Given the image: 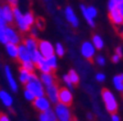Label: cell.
Here are the masks:
<instances>
[{
	"instance_id": "4",
	"label": "cell",
	"mask_w": 123,
	"mask_h": 121,
	"mask_svg": "<svg viewBox=\"0 0 123 121\" xmlns=\"http://www.w3.org/2000/svg\"><path fill=\"white\" fill-rule=\"evenodd\" d=\"M13 14H14V21L21 32H28V31H30L31 27L26 24L25 20H24V14H23L22 11L19 8H17V5L13 7Z\"/></svg>"
},
{
	"instance_id": "10",
	"label": "cell",
	"mask_w": 123,
	"mask_h": 121,
	"mask_svg": "<svg viewBox=\"0 0 123 121\" xmlns=\"http://www.w3.org/2000/svg\"><path fill=\"white\" fill-rule=\"evenodd\" d=\"M65 18H66L67 22H68L73 27H78V25H79V20L77 18V15L75 14V11L73 10L72 7H66V9H65Z\"/></svg>"
},
{
	"instance_id": "30",
	"label": "cell",
	"mask_w": 123,
	"mask_h": 121,
	"mask_svg": "<svg viewBox=\"0 0 123 121\" xmlns=\"http://www.w3.org/2000/svg\"><path fill=\"white\" fill-rule=\"evenodd\" d=\"M55 55H57L58 57H63L65 55V48L61 43H57L55 45Z\"/></svg>"
},
{
	"instance_id": "26",
	"label": "cell",
	"mask_w": 123,
	"mask_h": 121,
	"mask_svg": "<svg viewBox=\"0 0 123 121\" xmlns=\"http://www.w3.org/2000/svg\"><path fill=\"white\" fill-rule=\"evenodd\" d=\"M46 61L49 63V66L52 68V70H55V69L57 68V66H58V63H57V57L55 55H52V56H49V57H47Z\"/></svg>"
},
{
	"instance_id": "20",
	"label": "cell",
	"mask_w": 123,
	"mask_h": 121,
	"mask_svg": "<svg viewBox=\"0 0 123 121\" xmlns=\"http://www.w3.org/2000/svg\"><path fill=\"white\" fill-rule=\"evenodd\" d=\"M40 80L42 81V83L44 84V86H49L52 84H54V76L51 72L49 73H45V72H41V76H40Z\"/></svg>"
},
{
	"instance_id": "27",
	"label": "cell",
	"mask_w": 123,
	"mask_h": 121,
	"mask_svg": "<svg viewBox=\"0 0 123 121\" xmlns=\"http://www.w3.org/2000/svg\"><path fill=\"white\" fill-rule=\"evenodd\" d=\"M24 20H25V22H26V24H28L29 26H32L35 23V19H34V15L32 14V12H30V11H28V12H25L24 13Z\"/></svg>"
},
{
	"instance_id": "19",
	"label": "cell",
	"mask_w": 123,
	"mask_h": 121,
	"mask_svg": "<svg viewBox=\"0 0 123 121\" xmlns=\"http://www.w3.org/2000/svg\"><path fill=\"white\" fill-rule=\"evenodd\" d=\"M0 100H1V103H2L6 107H11L13 104L12 96L8 93L7 91H3V89L0 91Z\"/></svg>"
},
{
	"instance_id": "21",
	"label": "cell",
	"mask_w": 123,
	"mask_h": 121,
	"mask_svg": "<svg viewBox=\"0 0 123 121\" xmlns=\"http://www.w3.org/2000/svg\"><path fill=\"white\" fill-rule=\"evenodd\" d=\"M80 11H81V14H82V16L85 18V20L87 21V23L89 24V26L95 27V26H96L95 19H92L91 16L89 15V13H88V11H87V7H86L85 5H80Z\"/></svg>"
},
{
	"instance_id": "41",
	"label": "cell",
	"mask_w": 123,
	"mask_h": 121,
	"mask_svg": "<svg viewBox=\"0 0 123 121\" xmlns=\"http://www.w3.org/2000/svg\"><path fill=\"white\" fill-rule=\"evenodd\" d=\"M35 23H36V26H37L38 28H43V26H44V23H43V21H42V20L35 21Z\"/></svg>"
},
{
	"instance_id": "15",
	"label": "cell",
	"mask_w": 123,
	"mask_h": 121,
	"mask_svg": "<svg viewBox=\"0 0 123 121\" xmlns=\"http://www.w3.org/2000/svg\"><path fill=\"white\" fill-rule=\"evenodd\" d=\"M38 119L41 121H56L57 117H56V114H55L54 109L49 108L45 111H42L41 114H40Z\"/></svg>"
},
{
	"instance_id": "8",
	"label": "cell",
	"mask_w": 123,
	"mask_h": 121,
	"mask_svg": "<svg viewBox=\"0 0 123 121\" xmlns=\"http://www.w3.org/2000/svg\"><path fill=\"white\" fill-rule=\"evenodd\" d=\"M38 51L45 58H47V57L55 53V47L49 43V40H41V42H38Z\"/></svg>"
},
{
	"instance_id": "34",
	"label": "cell",
	"mask_w": 123,
	"mask_h": 121,
	"mask_svg": "<svg viewBox=\"0 0 123 121\" xmlns=\"http://www.w3.org/2000/svg\"><path fill=\"white\" fill-rule=\"evenodd\" d=\"M96 63L101 67H103L105 64V58L103 56H97V57H96Z\"/></svg>"
},
{
	"instance_id": "5",
	"label": "cell",
	"mask_w": 123,
	"mask_h": 121,
	"mask_svg": "<svg viewBox=\"0 0 123 121\" xmlns=\"http://www.w3.org/2000/svg\"><path fill=\"white\" fill-rule=\"evenodd\" d=\"M0 18L6 21L7 24H10L14 21V14H13L12 5L8 3L5 5H0Z\"/></svg>"
},
{
	"instance_id": "38",
	"label": "cell",
	"mask_w": 123,
	"mask_h": 121,
	"mask_svg": "<svg viewBox=\"0 0 123 121\" xmlns=\"http://www.w3.org/2000/svg\"><path fill=\"white\" fill-rule=\"evenodd\" d=\"M121 58H122L121 56H119L118 53H114V55L112 56V58H111V60H112V62H113V63H118L119 61L121 60Z\"/></svg>"
},
{
	"instance_id": "7",
	"label": "cell",
	"mask_w": 123,
	"mask_h": 121,
	"mask_svg": "<svg viewBox=\"0 0 123 121\" xmlns=\"http://www.w3.org/2000/svg\"><path fill=\"white\" fill-rule=\"evenodd\" d=\"M80 53H81L84 58L90 60L96 55V47L92 44V42H85V43H82L81 47H80Z\"/></svg>"
},
{
	"instance_id": "24",
	"label": "cell",
	"mask_w": 123,
	"mask_h": 121,
	"mask_svg": "<svg viewBox=\"0 0 123 121\" xmlns=\"http://www.w3.org/2000/svg\"><path fill=\"white\" fill-rule=\"evenodd\" d=\"M112 83L113 86L115 87L117 91H122L123 92V80H122V76L121 75H115L113 76L112 79Z\"/></svg>"
},
{
	"instance_id": "29",
	"label": "cell",
	"mask_w": 123,
	"mask_h": 121,
	"mask_svg": "<svg viewBox=\"0 0 123 121\" xmlns=\"http://www.w3.org/2000/svg\"><path fill=\"white\" fill-rule=\"evenodd\" d=\"M68 75H69V79H70V81H72L73 83L75 84H78L79 83V75H78V73H77L75 70H70L68 72Z\"/></svg>"
},
{
	"instance_id": "23",
	"label": "cell",
	"mask_w": 123,
	"mask_h": 121,
	"mask_svg": "<svg viewBox=\"0 0 123 121\" xmlns=\"http://www.w3.org/2000/svg\"><path fill=\"white\" fill-rule=\"evenodd\" d=\"M7 23H6L5 20L0 18V43L6 45L8 43L7 36H6V27H7Z\"/></svg>"
},
{
	"instance_id": "42",
	"label": "cell",
	"mask_w": 123,
	"mask_h": 121,
	"mask_svg": "<svg viewBox=\"0 0 123 121\" xmlns=\"http://www.w3.org/2000/svg\"><path fill=\"white\" fill-rule=\"evenodd\" d=\"M10 118L7 115H0V121H9Z\"/></svg>"
},
{
	"instance_id": "33",
	"label": "cell",
	"mask_w": 123,
	"mask_h": 121,
	"mask_svg": "<svg viewBox=\"0 0 123 121\" xmlns=\"http://www.w3.org/2000/svg\"><path fill=\"white\" fill-rule=\"evenodd\" d=\"M87 11L92 19H96V16L98 15V11L95 7H87Z\"/></svg>"
},
{
	"instance_id": "31",
	"label": "cell",
	"mask_w": 123,
	"mask_h": 121,
	"mask_svg": "<svg viewBox=\"0 0 123 121\" xmlns=\"http://www.w3.org/2000/svg\"><path fill=\"white\" fill-rule=\"evenodd\" d=\"M23 95H24V97H25L26 100H29V101H33L34 99L36 98L35 94H34L33 92H31L30 89H28V88H25V89H24V92H23Z\"/></svg>"
},
{
	"instance_id": "14",
	"label": "cell",
	"mask_w": 123,
	"mask_h": 121,
	"mask_svg": "<svg viewBox=\"0 0 123 121\" xmlns=\"http://www.w3.org/2000/svg\"><path fill=\"white\" fill-rule=\"evenodd\" d=\"M18 59L20 60V62H25V61L32 60L31 57V53L29 51V49L26 48V46L24 44H19V53H18Z\"/></svg>"
},
{
	"instance_id": "39",
	"label": "cell",
	"mask_w": 123,
	"mask_h": 121,
	"mask_svg": "<svg viewBox=\"0 0 123 121\" xmlns=\"http://www.w3.org/2000/svg\"><path fill=\"white\" fill-rule=\"evenodd\" d=\"M31 31V36H33V37H36V36L38 35V27L36 26V27H32L30 28Z\"/></svg>"
},
{
	"instance_id": "2",
	"label": "cell",
	"mask_w": 123,
	"mask_h": 121,
	"mask_svg": "<svg viewBox=\"0 0 123 121\" xmlns=\"http://www.w3.org/2000/svg\"><path fill=\"white\" fill-rule=\"evenodd\" d=\"M102 99L103 103L105 105V109H107L108 112L110 114H114L118 110V103H117V99H115V96L113 95V93L109 89H103L102 93Z\"/></svg>"
},
{
	"instance_id": "44",
	"label": "cell",
	"mask_w": 123,
	"mask_h": 121,
	"mask_svg": "<svg viewBox=\"0 0 123 121\" xmlns=\"http://www.w3.org/2000/svg\"><path fill=\"white\" fill-rule=\"evenodd\" d=\"M8 1V3H10V5H18V0H7Z\"/></svg>"
},
{
	"instance_id": "46",
	"label": "cell",
	"mask_w": 123,
	"mask_h": 121,
	"mask_svg": "<svg viewBox=\"0 0 123 121\" xmlns=\"http://www.w3.org/2000/svg\"><path fill=\"white\" fill-rule=\"evenodd\" d=\"M122 36H123V32H122Z\"/></svg>"
},
{
	"instance_id": "3",
	"label": "cell",
	"mask_w": 123,
	"mask_h": 121,
	"mask_svg": "<svg viewBox=\"0 0 123 121\" xmlns=\"http://www.w3.org/2000/svg\"><path fill=\"white\" fill-rule=\"evenodd\" d=\"M54 111L56 114L57 120L59 121L72 120V112H70V109H69V105H66V104H63L61 101H58L57 104H55Z\"/></svg>"
},
{
	"instance_id": "1",
	"label": "cell",
	"mask_w": 123,
	"mask_h": 121,
	"mask_svg": "<svg viewBox=\"0 0 123 121\" xmlns=\"http://www.w3.org/2000/svg\"><path fill=\"white\" fill-rule=\"evenodd\" d=\"M25 88L30 89L31 92H33L35 94L36 97L38 96H43L45 95V87H44V84L42 83V81L35 75V73H31V78L30 81L25 84Z\"/></svg>"
},
{
	"instance_id": "12",
	"label": "cell",
	"mask_w": 123,
	"mask_h": 121,
	"mask_svg": "<svg viewBox=\"0 0 123 121\" xmlns=\"http://www.w3.org/2000/svg\"><path fill=\"white\" fill-rule=\"evenodd\" d=\"M6 36H7L8 43H13V44L19 45L21 42V38H20V36H19V34L17 33L14 28H12L11 26L7 25V27H6Z\"/></svg>"
},
{
	"instance_id": "9",
	"label": "cell",
	"mask_w": 123,
	"mask_h": 121,
	"mask_svg": "<svg viewBox=\"0 0 123 121\" xmlns=\"http://www.w3.org/2000/svg\"><path fill=\"white\" fill-rule=\"evenodd\" d=\"M45 95L49 97L52 104H57L59 101L58 95H59V89L55 84H52L49 86L45 87Z\"/></svg>"
},
{
	"instance_id": "16",
	"label": "cell",
	"mask_w": 123,
	"mask_h": 121,
	"mask_svg": "<svg viewBox=\"0 0 123 121\" xmlns=\"http://www.w3.org/2000/svg\"><path fill=\"white\" fill-rule=\"evenodd\" d=\"M109 18H110L111 22H112L113 24H115V25H121V24H123V16L118 9L109 11Z\"/></svg>"
},
{
	"instance_id": "35",
	"label": "cell",
	"mask_w": 123,
	"mask_h": 121,
	"mask_svg": "<svg viewBox=\"0 0 123 121\" xmlns=\"http://www.w3.org/2000/svg\"><path fill=\"white\" fill-rule=\"evenodd\" d=\"M117 9V0H109L108 2V10L111 11V10H114Z\"/></svg>"
},
{
	"instance_id": "13",
	"label": "cell",
	"mask_w": 123,
	"mask_h": 121,
	"mask_svg": "<svg viewBox=\"0 0 123 121\" xmlns=\"http://www.w3.org/2000/svg\"><path fill=\"white\" fill-rule=\"evenodd\" d=\"M58 98H59V101H61V103L66 104V105H70V104H72V101H73L72 91H70L68 87L61 88V89H59Z\"/></svg>"
},
{
	"instance_id": "6",
	"label": "cell",
	"mask_w": 123,
	"mask_h": 121,
	"mask_svg": "<svg viewBox=\"0 0 123 121\" xmlns=\"http://www.w3.org/2000/svg\"><path fill=\"white\" fill-rule=\"evenodd\" d=\"M51 100L49 99V97L45 95L43 96H38L33 100V105L35 107V109H37L40 112L42 111H45L47 109L51 108Z\"/></svg>"
},
{
	"instance_id": "22",
	"label": "cell",
	"mask_w": 123,
	"mask_h": 121,
	"mask_svg": "<svg viewBox=\"0 0 123 121\" xmlns=\"http://www.w3.org/2000/svg\"><path fill=\"white\" fill-rule=\"evenodd\" d=\"M31 73H32V72H30L29 70H26V69H24V68H22V67H21L20 73H19V80H20L21 83L25 85L29 81H30Z\"/></svg>"
},
{
	"instance_id": "32",
	"label": "cell",
	"mask_w": 123,
	"mask_h": 121,
	"mask_svg": "<svg viewBox=\"0 0 123 121\" xmlns=\"http://www.w3.org/2000/svg\"><path fill=\"white\" fill-rule=\"evenodd\" d=\"M63 81H64V83L66 84V86L69 88V89H70V91H73V89H74V83L70 81L68 74H64V75H63Z\"/></svg>"
},
{
	"instance_id": "36",
	"label": "cell",
	"mask_w": 123,
	"mask_h": 121,
	"mask_svg": "<svg viewBox=\"0 0 123 121\" xmlns=\"http://www.w3.org/2000/svg\"><path fill=\"white\" fill-rule=\"evenodd\" d=\"M117 9L120 11L123 16V0H117Z\"/></svg>"
},
{
	"instance_id": "18",
	"label": "cell",
	"mask_w": 123,
	"mask_h": 121,
	"mask_svg": "<svg viewBox=\"0 0 123 121\" xmlns=\"http://www.w3.org/2000/svg\"><path fill=\"white\" fill-rule=\"evenodd\" d=\"M24 45L26 46V48L29 49V51H30L31 53H34V51H36V50H38V43L36 42V39L33 37V36L25 38V40H24Z\"/></svg>"
},
{
	"instance_id": "11",
	"label": "cell",
	"mask_w": 123,
	"mask_h": 121,
	"mask_svg": "<svg viewBox=\"0 0 123 121\" xmlns=\"http://www.w3.org/2000/svg\"><path fill=\"white\" fill-rule=\"evenodd\" d=\"M5 75H6L8 85H9L10 89L12 92H17L18 91V84H17V81H15V79H14V76H13L12 72H11V69L9 66L5 67Z\"/></svg>"
},
{
	"instance_id": "40",
	"label": "cell",
	"mask_w": 123,
	"mask_h": 121,
	"mask_svg": "<svg viewBox=\"0 0 123 121\" xmlns=\"http://www.w3.org/2000/svg\"><path fill=\"white\" fill-rule=\"evenodd\" d=\"M111 120L112 121H120V117L115 114V112L114 114H111Z\"/></svg>"
},
{
	"instance_id": "37",
	"label": "cell",
	"mask_w": 123,
	"mask_h": 121,
	"mask_svg": "<svg viewBox=\"0 0 123 121\" xmlns=\"http://www.w3.org/2000/svg\"><path fill=\"white\" fill-rule=\"evenodd\" d=\"M96 80H97L98 82H103V81L105 80V75L103 73H101V72H99V73L96 74Z\"/></svg>"
},
{
	"instance_id": "17",
	"label": "cell",
	"mask_w": 123,
	"mask_h": 121,
	"mask_svg": "<svg viewBox=\"0 0 123 121\" xmlns=\"http://www.w3.org/2000/svg\"><path fill=\"white\" fill-rule=\"evenodd\" d=\"M6 51L9 55V57L11 58H18V53H19V45L13 43H7L6 44Z\"/></svg>"
},
{
	"instance_id": "43",
	"label": "cell",
	"mask_w": 123,
	"mask_h": 121,
	"mask_svg": "<svg viewBox=\"0 0 123 121\" xmlns=\"http://www.w3.org/2000/svg\"><path fill=\"white\" fill-rule=\"evenodd\" d=\"M115 53H118L119 56H121V57H122V56H123L122 48H121V47H117V49H115Z\"/></svg>"
},
{
	"instance_id": "45",
	"label": "cell",
	"mask_w": 123,
	"mask_h": 121,
	"mask_svg": "<svg viewBox=\"0 0 123 121\" xmlns=\"http://www.w3.org/2000/svg\"><path fill=\"white\" fill-rule=\"evenodd\" d=\"M121 76H122V80H123V73H122V74H121Z\"/></svg>"
},
{
	"instance_id": "25",
	"label": "cell",
	"mask_w": 123,
	"mask_h": 121,
	"mask_svg": "<svg viewBox=\"0 0 123 121\" xmlns=\"http://www.w3.org/2000/svg\"><path fill=\"white\" fill-rule=\"evenodd\" d=\"M92 44L95 45L96 49H102L103 46H105L103 39L99 35H93V37H92Z\"/></svg>"
},
{
	"instance_id": "28",
	"label": "cell",
	"mask_w": 123,
	"mask_h": 121,
	"mask_svg": "<svg viewBox=\"0 0 123 121\" xmlns=\"http://www.w3.org/2000/svg\"><path fill=\"white\" fill-rule=\"evenodd\" d=\"M21 66H22V68H24V69H26V70H29L30 72H33V71L35 70L36 64H35V63H34L32 60H30V61H25V62H22V63H21Z\"/></svg>"
}]
</instances>
